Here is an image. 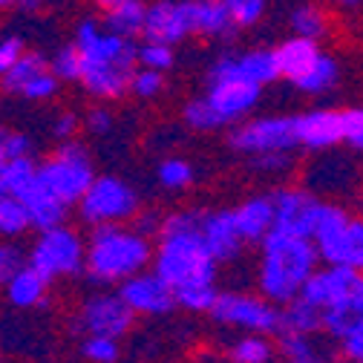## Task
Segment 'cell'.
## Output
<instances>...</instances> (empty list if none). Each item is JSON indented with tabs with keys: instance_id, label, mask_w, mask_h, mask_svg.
Wrapping results in <instances>:
<instances>
[{
	"instance_id": "1",
	"label": "cell",
	"mask_w": 363,
	"mask_h": 363,
	"mask_svg": "<svg viewBox=\"0 0 363 363\" xmlns=\"http://www.w3.org/2000/svg\"><path fill=\"white\" fill-rule=\"evenodd\" d=\"M156 248L150 237L127 222L93 225L86 234V265L84 274L96 286H121L127 277L153 265Z\"/></svg>"
},
{
	"instance_id": "2",
	"label": "cell",
	"mask_w": 363,
	"mask_h": 363,
	"mask_svg": "<svg viewBox=\"0 0 363 363\" xmlns=\"http://www.w3.org/2000/svg\"><path fill=\"white\" fill-rule=\"evenodd\" d=\"M320 254L311 237H294L286 231H271L259 242L257 286L271 303L286 306L300 297L306 280L320 268Z\"/></svg>"
},
{
	"instance_id": "3",
	"label": "cell",
	"mask_w": 363,
	"mask_h": 363,
	"mask_svg": "<svg viewBox=\"0 0 363 363\" xmlns=\"http://www.w3.org/2000/svg\"><path fill=\"white\" fill-rule=\"evenodd\" d=\"M300 297L323 308V335L337 343L357 320H363V271L323 262L306 280Z\"/></svg>"
},
{
	"instance_id": "4",
	"label": "cell",
	"mask_w": 363,
	"mask_h": 363,
	"mask_svg": "<svg viewBox=\"0 0 363 363\" xmlns=\"http://www.w3.org/2000/svg\"><path fill=\"white\" fill-rule=\"evenodd\" d=\"M153 268L173 289H179V286H188V283L216 280L219 259L211 254L202 231L164 234L156 242Z\"/></svg>"
},
{
	"instance_id": "5",
	"label": "cell",
	"mask_w": 363,
	"mask_h": 363,
	"mask_svg": "<svg viewBox=\"0 0 363 363\" xmlns=\"http://www.w3.org/2000/svg\"><path fill=\"white\" fill-rule=\"evenodd\" d=\"M317 254L326 265L363 271V219L335 202H323L311 234Z\"/></svg>"
},
{
	"instance_id": "6",
	"label": "cell",
	"mask_w": 363,
	"mask_h": 363,
	"mask_svg": "<svg viewBox=\"0 0 363 363\" xmlns=\"http://www.w3.org/2000/svg\"><path fill=\"white\" fill-rule=\"evenodd\" d=\"M29 265H35L50 283L78 277L86 265V240L67 225L38 231V240L29 248Z\"/></svg>"
},
{
	"instance_id": "7",
	"label": "cell",
	"mask_w": 363,
	"mask_h": 363,
	"mask_svg": "<svg viewBox=\"0 0 363 363\" xmlns=\"http://www.w3.org/2000/svg\"><path fill=\"white\" fill-rule=\"evenodd\" d=\"M38 176L47 182V185L69 205L75 208L81 202V196L86 194V188L96 182V167H93V156L89 150L69 139V142H61V147L38 164Z\"/></svg>"
},
{
	"instance_id": "8",
	"label": "cell",
	"mask_w": 363,
	"mask_h": 363,
	"mask_svg": "<svg viewBox=\"0 0 363 363\" xmlns=\"http://www.w3.org/2000/svg\"><path fill=\"white\" fill-rule=\"evenodd\" d=\"M84 225H104V222H133L139 213V194L130 182L118 176H96V182L86 188L81 202L75 205Z\"/></svg>"
},
{
	"instance_id": "9",
	"label": "cell",
	"mask_w": 363,
	"mask_h": 363,
	"mask_svg": "<svg viewBox=\"0 0 363 363\" xmlns=\"http://www.w3.org/2000/svg\"><path fill=\"white\" fill-rule=\"evenodd\" d=\"M213 323L225 329H240V332H265L277 335L280 332V306L271 303L265 294H245V291H219L213 308H211Z\"/></svg>"
},
{
	"instance_id": "10",
	"label": "cell",
	"mask_w": 363,
	"mask_h": 363,
	"mask_svg": "<svg viewBox=\"0 0 363 363\" xmlns=\"http://www.w3.org/2000/svg\"><path fill=\"white\" fill-rule=\"evenodd\" d=\"M228 145L237 153L257 156V153H291L300 147L297 135V116H262L245 118L234 124Z\"/></svg>"
},
{
	"instance_id": "11",
	"label": "cell",
	"mask_w": 363,
	"mask_h": 363,
	"mask_svg": "<svg viewBox=\"0 0 363 363\" xmlns=\"http://www.w3.org/2000/svg\"><path fill=\"white\" fill-rule=\"evenodd\" d=\"M135 311L127 306L121 291H96L78 308V332L84 335H110L124 337L133 329Z\"/></svg>"
},
{
	"instance_id": "12",
	"label": "cell",
	"mask_w": 363,
	"mask_h": 363,
	"mask_svg": "<svg viewBox=\"0 0 363 363\" xmlns=\"http://www.w3.org/2000/svg\"><path fill=\"white\" fill-rule=\"evenodd\" d=\"M118 291H121V297L127 300V306L135 314H145V317H164L173 308H179L176 289L159 274L153 265L145 268V271H139V274L127 277L118 286Z\"/></svg>"
},
{
	"instance_id": "13",
	"label": "cell",
	"mask_w": 363,
	"mask_h": 363,
	"mask_svg": "<svg viewBox=\"0 0 363 363\" xmlns=\"http://www.w3.org/2000/svg\"><path fill=\"white\" fill-rule=\"evenodd\" d=\"M205 84H208L205 99L211 101V107L216 110L225 127L245 121L262 99V86L245 78H222V81H205Z\"/></svg>"
},
{
	"instance_id": "14",
	"label": "cell",
	"mask_w": 363,
	"mask_h": 363,
	"mask_svg": "<svg viewBox=\"0 0 363 363\" xmlns=\"http://www.w3.org/2000/svg\"><path fill=\"white\" fill-rule=\"evenodd\" d=\"M274 231H286L294 237H311L314 225H317V213H320L323 199H317L311 191L306 188H277L274 194Z\"/></svg>"
},
{
	"instance_id": "15",
	"label": "cell",
	"mask_w": 363,
	"mask_h": 363,
	"mask_svg": "<svg viewBox=\"0 0 363 363\" xmlns=\"http://www.w3.org/2000/svg\"><path fill=\"white\" fill-rule=\"evenodd\" d=\"M222 78H245L259 86H268L280 81V64L274 50H248L240 55H222L208 67L205 81H222Z\"/></svg>"
},
{
	"instance_id": "16",
	"label": "cell",
	"mask_w": 363,
	"mask_h": 363,
	"mask_svg": "<svg viewBox=\"0 0 363 363\" xmlns=\"http://www.w3.org/2000/svg\"><path fill=\"white\" fill-rule=\"evenodd\" d=\"M194 35V18H191V0H153L147 4V21H145V40L159 43H182Z\"/></svg>"
},
{
	"instance_id": "17",
	"label": "cell",
	"mask_w": 363,
	"mask_h": 363,
	"mask_svg": "<svg viewBox=\"0 0 363 363\" xmlns=\"http://www.w3.org/2000/svg\"><path fill=\"white\" fill-rule=\"evenodd\" d=\"M297 135L300 147L323 153L337 145H346V124H343V110L332 107H317L308 113L297 116Z\"/></svg>"
},
{
	"instance_id": "18",
	"label": "cell",
	"mask_w": 363,
	"mask_h": 363,
	"mask_svg": "<svg viewBox=\"0 0 363 363\" xmlns=\"http://www.w3.org/2000/svg\"><path fill=\"white\" fill-rule=\"evenodd\" d=\"M135 67L121 64V61H86L78 84L84 86L86 96H93L96 101H118L130 93V81H133Z\"/></svg>"
},
{
	"instance_id": "19",
	"label": "cell",
	"mask_w": 363,
	"mask_h": 363,
	"mask_svg": "<svg viewBox=\"0 0 363 363\" xmlns=\"http://www.w3.org/2000/svg\"><path fill=\"white\" fill-rule=\"evenodd\" d=\"M202 237L211 248V254L219 262H234L240 259L242 248L248 245L237 228V216L231 208H219V211H205L202 216Z\"/></svg>"
},
{
	"instance_id": "20",
	"label": "cell",
	"mask_w": 363,
	"mask_h": 363,
	"mask_svg": "<svg viewBox=\"0 0 363 363\" xmlns=\"http://www.w3.org/2000/svg\"><path fill=\"white\" fill-rule=\"evenodd\" d=\"M18 196H21V202H23L26 211H29L32 231H50V228H55V225H64V222H67L69 205H67L40 176L32 182V185H26Z\"/></svg>"
},
{
	"instance_id": "21",
	"label": "cell",
	"mask_w": 363,
	"mask_h": 363,
	"mask_svg": "<svg viewBox=\"0 0 363 363\" xmlns=\"http://www.w3.org/2000/svg\"><path fill=\"white\" fill-rule=\"evenodd\" d=\"M237 228L248 245H259L271 231H274V196L254 194L234 208Z\"/></svg>"
},
{
	"instance_id": "22",
	"label": "cell",
	"mask_w": 363,
	"mask_h": 363,
	"mask_svg": "<svg viewBox=\"0 0 363 363\" xmlns=\"http://www.w3.org/2000/svg\"><path fill=\"white\" fill-rule=\"evenodd\" d=\"M191 18L194 35L208 40H234L240 29L225 0H191Z\"/></svg>"
},
{
	"instance_id": "23",
	"label": "cell",
	"mask_w": 363,
	"mask_h": 363,
	"mask_svg": "<svg viewBox=\"0 0 363 363\" xmlns=\"http://www.w3.org/2000/svg\"><path fill=\"white\" fill-rule=\"evenodd\" d=\"M277 52V64H280V75L286 81L300 78L317 58H320V40L314 38H303V35H291L289 40H283Z\"/></svg>"
},
{
	"instance_id": "24",
	"label": "cell",
	"mask_w": 363,
	"mask_h": 363,
	"mask_svg": "<svg viewBox=\"0 0 363 363\" xmlns=\"http://www.w3.org/2000/svg\"><path fill=\"white\" fill-rule=\"evenodd\" d=\"M47 289H50V280L43 277L35 265H29V262L4 286L6 303L15 306V308H35V306H43V300H47Z\"/></svg>"
},
{
	"instance_id": "25",
	"label": "cell",
	"mask_w": 363,
	"mask_h": 363,
	"mask_svg": "<svg viewBox=\"0 0 363 363\" xmlns=\"http://www.w3.org/2000/svg\"><path fill=\"white\" fill-rule=\"evenodd\" d=\"M280 332L323 335V308L308 303L306 297H294L291 303L280 306Z\"/></svg>"
},
{
	"instance_id": "26",
	"label": "cell",
	"mask_w": 363,
	"mask_h": 363,
	"mask_svg": "<svg viewBox=\"0 0 363 363\" xmlns=\"http://www.w3.org/2000/svg\"><path fill=\"white\" fill-rule=\"evenodd\" d=\"M291 84L300 89L303 96H326L340 84V64L332 55L320 52V58H317L300 78H294Z\"/></svg>"
},
{
	"instance_id": "27",
	"label": "cell",
	"mask_w": 363,
	"mask_h": 363,
	"mask_svg": "<svg viewBox=\"0 0 363 363\" xmlns=\"http://www.w3.org/2000/svg\"><path fill=\"white\" fill-rule=\"evenodd\" d=\"M145 21H147V4L145 0H130V4H121L110 12H104V26L121 38L139 40L145 35Z\"/></svg>"
},
{
	"instance_id": "28",
	"label": "cell",
	"mask_w": 363,
	"mask_h": 363,
	"mask_svg": "<svg viewBox=\"0 0 363 363\" xmlns=\"http://www.w3.org/2000/svg\"><path fill=\"white\" fill-rule=\"evenodd\" d=\"M320 335H303V332H280L277 335V352L280 357L291 363H317L332 357L326 349H320Z\"/></svg>"
},
{
	"instance_id": "29",
	"label": "cell",
	"mask_w": 363,
	"mask_h": 363,
	"mask_svg": "<svg viewBox=\"0 0 363 363\" xmlns=\"http://www.w3.org/2000/svg\"><path fill=\"white\" fill-rule=\"evenodd\" d=\"M277 354V343L265 332H242V337H237L228 349V357L237 363H268Z\"/></svg>"
},
{
	"instance_id": "30",
	"label": "cell",
	"mask_w": 363,
	"mask_h": 363,
	"mask_svg": "<svg viewBox=\"0 0 363 363\" xmlns=\"http://www.w3.org/2000/svg\"><path fill=\"white\" fill-rule=\"evenodd\" d=\"M43 69H50V58L43 55V52H38V50H26L23 58H21L6 75H0V89H4V93H9V96H21V89H23L35 75H40Z\"/></svg>"
},
{
	"instance_id": "31",
	"label": "cell",
	"mask_w": 363,
	"mask_h": 363,
	"mask_svg": "<svg viewBox=\"0 0 363 363\" xmlns=\"http://www.w3.org/2000/svg\"><path fill=\"white\" fill-rule=\"evenodd\" d=\"M32 231V219L21 196H0V240H18Z\"/></svg>"
},
{
	"instance_id": "32",
	"label": "cell",
	"mask_w": 363,
	"mask_h": 363,
	"mask_svg": "<svg viewBox=\"0 0 363 363\" xmlns=\"http://www.w3.org/2000/svg\"><path fill=\"white\" fill-rule=\"evenodd\" d=\"M289 26L294 35H303V38H314V40H323L326 32H329V15L323 6L317 4H300L291 18H289Z\"/></svg>"
},
{
	"instance_id": "33",
	"label": "cell",
	"mask_w": 363,
	"mask_h": 363,
	"mask_svg": "<svg viewBox=\"0 0 363 363\" xmlns=\"http://www.w3.org/2000/svg\"><path fill=\"white\" fill-rule=\"evenodd\" d=\"M219 297L216 280H202V283H188L176 289V303L179 308H185L191 314H211L213 303Z\"/></svg>"
},
{
	"instance_id": "34",
	"label": "cell",
	"mask_w": 363,
	"mask_h": 363,
	"mask_svg": "<svg viewBox=\"0 0 363 363\" xmlns=\"http://www.w3.org/2000/svg\"><path fill=\"white\" fill-rule=\"evenodd\" d=\"M182 118H185V124H188L191 130H196V133H213V130L225 127L222 118L216 116V110L211 107V101H208L205 96L191 99L185 107H182Z\"/></svg>"
},
{
	"instance_id": "35",
	"label": "cell",
	"mask_w": 363,
	"mask_h": 363,
	"mask_svg": "<svg viewBox=\"0 0 363 363\" xmlns=\"http://www.w3.org/2000/svg\"><path fill=\"white\" fill-rule=\"evenodd\" d=\"M156 176H159V185L162 188H167V191H185V188H191L194 185V164L191 162H185V159H164L162 164H159V170H156Z\"/></svg>"
},
{
	"instance_id": "36",
	"label": "cell",
	"mask_w": 363,
	"mask_h": 363,
	"mask_svg": "<svg viewBox=\"0 0 363 363\" xmlns=\"http://www.w3.org/2000/svg\"><path fill=\"white\" fill-rule=\"evenodd\" d=\"M50 67H52V72L61 81H78L81 78V69H84V52H81V47H78L75 40L58 47L55 55L50 58Z\"/></svg>"
},
{
	"instance_id": "37",
	"label": "cell",
	"mask_w": 363,
	"mask_h": 363,
	"mask_svg": "<svg viewBox=\"0 0 363 363\" xmlns=\"http://www.w3.org/2000/svg\"><path fill=\"white\" fill-rule=\"evenodd\" d=\"M81 354L93 363H113L121 357V346H118V337H110V335H84Z\"/></svg>"
},
{
	"instance_id": "38",
	"label": "cell",
	"mask_w": 363,
	"mask_h": 363,
	"mask_svg": "<svg viewBox=\"0 0 363 363\" xmlns=\"http://www.w3.org/2000/svg\"><path fill=\"white\" fill-rule=\"evenodd\" d=\"M164 89V72L162 69H150V67H135L133 81H130V93L135 99H156Z\"/></svg>"
},
{
	"instance_id": "39",
	"label": "cell",
	"mask_w": 363,
	"mask_h": 363,
	"mask_svg": "<svg viewBox=\"0 0 363 363\" xmlns=\"http://www.w3.org/2000/svg\"><path fill=\"white\" fill-rule=\"evenodd\" d=\"M26 262H29V257L15 240H0V289H4Z\"/></svg>"
},
{
	"instance_id": "40",
	"label": "cell",
	"mask_w": 363,
	"mask_h": 363,
	"mask_svg": "<svg viewBox=\"0 0 363 363\" xmlns=\"http://www.w3.org/2000/svg\"><path fill=\"white\" fill-rule=\"evenodd\" d=\"M173 61H176V55H173L170 43H159V40H145L142 38V43H139V64L142 67L167 72L173 67Z\"/></svg>"
},
{
	"instance_id": "41",
	"label": "cell",
	"mask_w": 363,
	"mask_h": 363,
	"mask_svg": "<svg viewBox=\"0 0 363 363\" xmlns=\"http://www.w3.org/2000/svg\"><path fill=\"white\" fill-rule=\"evenodd\" d=\"M225 4H228V9H231V15H234L240 29L257 26L262 21L265 9H268V0H225Z\"/></svg>"
},
{
	"instance_id": "42",
	"label": "cell",
	"mask_w": 363,
	"mask_h": 363,
	"mask_svg": "<svg viewBox=\"0 0 363 363\" xmlns=\"http://www.w3.org/2000/svg\"><path fill=\"white\" fill-rule=\"evenodd\" d=\"M202 216H205V211H173V213H167V216H164L159 237H164V234L202 231Z\"/></svg>"
},
{
	"instance_id": "43",
	"label": "cell",
	"mask_w": 363,
	"mask_h": 363,
	"mask_svg": "<svg viewBox=\"0 0 363 363\" xmlns=\"http://www.w3.org/2000/svg\"><path fill=\"white\" fill-rule=\"evenodd\" d=\"M32 153V139L26 133L0 127V162H9L18 156H29Z\"/></svg>"
},
{
	"instance_id": "44",
	"label": "cell",
	"mask_w": 363,
	"mask_h": 363,
	"mask_svg": "<svg viewBox=\"0 0 363 363\" xmlns=\"http://www.w3.org/2000/svg\"><path fill=\"white\" fill-rule=\"evenodd\" d=\"M26 52V43L18 35H0V75H6Z\"/></svg>"
},
{
	"instance_id": "45",
	"label": "cell",
	"mask_w": 363,
	"mask_h": 363,
	"mask_svg": "<svg viewBox=\"0 0 363 363\" xmlns=\"http://www.w3.org/2000/svg\"><path fill=\"white\" fill-rule=\"evenodd\" d=\"M337 349L346 360H354V363H363V320H357L340 340H337Z\"/></svg>"
},
{
	"instance_id": "46",
	"label": "cell",
	"mask_w": 363,
	"mask_h": 363,
	"mask_svg": "<svg viewBox=\"0 0 363 363\" xmlns=\"http://www.w3.org/2000/svg\"><path fill=\"white\" fill-rule=\"evenodd\" d=\"M343 124H346V145L363 153V107L343 110Z\"/></svg>"
},
{
	"instance_id": "47",
	"label": "cell",
	"mask_w": 363,
	"mask_h": 363,
	"mask_svg": "<svg viewBox=\"0 0 363 363\" xmlns=\"http://www.w3.org/2000/svg\"><path fill=\"white\" fill-rule=\"evenodd\" d=\"M251 167L257 173H271V176H277V173H286L291 167V153H257L251 156Z\"/></svg>"
},
{
	"instance_id": "48",
	"label": "cell",
	"mask_w": 363,
	"mask_h": 363,
	"mask_svg": "<svg viewBox=\"0 0 363 363\" xmlns=\"http://www.w3.org/2000/svg\"><path fill=\"white\" fill-rule=\"evenodd\" d=\"M84 127L89 135H107L113 130V113L107 107H93L84 116Z\"/></svg>"
},
{
	"instance_id": "49",
	"label": "cell",
	"mask_w": 363,
	"mask_h": 363,
	"mask_svg": "<svg viewBox=\"0 0 363 363\" xmlns=\"http://www.w3.org/2000/svg\"><path fill=\"white\" fill-rule=\"evenodd\" d=\"M78 116L75 113H58L55 116V121H52V135L55 139H61V142H69V139H75V133H78Z\"/></svg>"
},
{
	"instance_id": "50",
	"label": "cell",
	"mask_w": 363,
	"mask_h": 363,
	"mask_svg": "<svg viewBox=\"0 0 363 363\" xmlns=\"http://www.w3.org/2000/svg\"><path fill=\"white\" fill-rule=\"evenodd\" d=\"M133 228H139L142 234H147V237H153V234H159L162 231V222H164V216L162 213H156V211H139L133 216Z\"/></svg>"
},
{
	"instance_id": "51",
	"label": "cell",
	"mask_w": 363,
	"mask_h": 363,
	"mask_svg": "<svg viewBox=\"0 0 363 363\" xmlns=\"http://www.w3.org/2000/svg\"><path fill=\"white\" fill-rule=\"evenodd\" d=\"M52 4H58V0H21V6H23L26 12H40V9L52 6Z\"/></svg>"
},
{
	"instance_id": "52",
	"label": "cell",
	"mask_w": 363,
	"mask_h": 363,
	"mask_svg": "<svg viewBox=\"0 0 363 363\" xmlns=\"http://www.w3.org/2000/svg\"><path fill=\"white\" fill-rule=\"evenodd\" d=\"M12 191H9V167H6V162H0V196H9Z\"/></svg>"
},
{
	"instance_id": "53",
	"label": "cell",
	"mask_w": 363,
	"mask_h": 363,
	"mask_svg": "<svg viewBox=\"0 0 363 363\" xmlns=\"http://www.w3.org/2000/svg\"><path fill=\"white\" fill-rule=\"evenodd\" d=\"M93 4H96V9H101V12H110V9L121 6V4H130V0H93Z\"/></svg>"
},
{
	"instance_id": "54",
	"label": "cell",
	"mask_w": 363,
	"mask_h": 363,
	"mask_svg": "<svg viewBox=\"0 0 363 363\" xmlns=\"http://www.w3.org/2000/svg\"><path fill=\"white\" fill-rule=\"evenodd\" d=\"M335 4H337V6H343V9H352V6H357V4H360V0H335Z\"/></svg>"
},
{
	"instance_id": "55",
	"label": "cell",
	"mask_w": 363,
	"mask_h": 363,
	"mask_svg": "<svg viewBox=\"0 0 363 363\" xmlns=\"http://www.w3.org/2000/svg\"><path fill=\"white\" fill-rule=\"evenodd\" d=\"M15 4H21V0H0V12L9 9V6H15Z\"/></svg>"
},
{
	"instance_id": "56",
	"label": "cell",
	"mask_w": 363,
	"mask_h": 363,
	"mask_svg": "<svg viewBox=\"0 0 363 363\" xmlns=\"http://www.w3.org/2000/svg\"><path fill=\"white\" fill-rule=\"evenodd\" d=\"M0 357H4V352H0Z\"/></svg>"
}]
</instances>
